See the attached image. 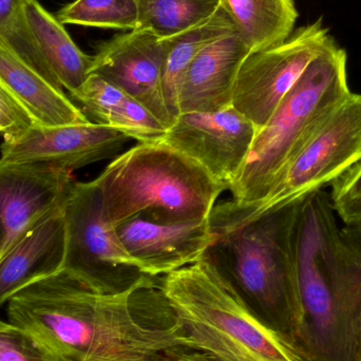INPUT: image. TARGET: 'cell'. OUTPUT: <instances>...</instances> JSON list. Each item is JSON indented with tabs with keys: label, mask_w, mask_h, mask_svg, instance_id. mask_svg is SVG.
Here are the masks:
<instances>
[{
	"label": "cell",
	"mask_w": 361,
	"mask_h": 361,
	"mask_svg": "<svg viewBox=\"0 0 361 361\" xmlns=\"http://www.w3.org/2000/svg\"><path fill=\"white\" fill-rule=\"evenodd\" d=\"M159 284L105 294L61 269L14 295L6 315L52 361H110L191 349Z\"/></svg>",
	"instance_id": "obj_1"
},
{
	"label": "cell",
	"mask_w": 361,
	"mask_h": 361,
	"mask_svg": "<svg viewBox=\"0 0 361 361\" xmlns=\"http://www.w3.org/2000/svg\"><path fill=\"white\" fill-rule=\"evenodd\" d=\"M330 193L302 201L298 279L301 361H361V226L341 228Z\"/></svg>",
	"instance_id": "obj_2"
},
{
	"label": "cell",
	"mask_w": 361,
	"mask_h": 361,
	"mask_svg": "<svg viewBox=\"0 0 361 361\" xmlns=\"http://www.w3.org/2000/svg\"><path fill=\"white\" fill-rule=\"evenodd\" d=\"M303 200L219 233L207 250L244 301L294 348L302 324L298 238Z\"/></svg>",
	"instance_id": "obj_3"
},
{
	"label": "cell",
	"mask_w": 361,
	"mask_h": 361,
	"mask_svg": "<svg viewBox=\"0 0 361 361\" xmlns=\"http://www.w3.org/2000/svg\"><path fill=\"white\" fill-rule=\"evenodd\" d=\"M193 350L214 361H301L294 345L240 296L206 252L160 278Z\"/></svg>",
	"instance_id": "obj_4"
},
{
	"label": "cell",
	"mask_w": 361,
	"mask_h": 361,
	"mask_svg": "<svg viewBox=\"0 0 361 361\" xmlns=\"http://www.w3.org/2000/svg\"><path fill=\"white\" fill-rule=\"evenodd\" d=\"M112 226L135 214L162 220L209 218L227 187L162 141L137 142L93 180Z\"/></svg>",
	"instance_id": "obj_5"
},
{
	"label": "cell",
	"mask_w": 361,
	"mask_h": 361,
	"mask_svg": "<svg viewBox=\"0 0 361 361\" xmlns=\"http://www.w3.org/2000/svg\"><path fill=\"white\" fill-rule=\"evenodd\" d=\"M347 53L331 40L307 66L267 124L257 130L245 162L229 185L231 203L262 199L324 120L349 97Z\"/></svg>",
	"instance_id": "obj_6"
},
{
	"label": "cell",
	"mask_w": 361,
	"mask_h": 361,
	"mask_svg": "<svg viewBox=\"0 0 361 361\" xmlns=\"http://www.w3.org/2000/svg\"><path fill=\"white\" fill-rule=\"evenodd\" d=\"M361 160V94L349 97L322 122L286 165L269 192L254 203H216L210 223L216 235L332 185Z\"/></svg>",
	"instance_id": "obj_7"
},
{
	"label": "cell",
	"mask_w": 361,
	"mask_h": 361,
	"mask_svg": "<svg viewBox=\"0 0 361 361\" xmlns=\"http://www.w3.org/2000/svg\"><path fill=\"white\" fill-rule=\"evenodd\" d=\"M66 255L63 271L105 294H122L158 284L145 275L121 243L105 216L101 192L93 180L70 185L63 202Z\"/></svg>",
	"instance_id": "obj_8"
},
{
	"label": "cell",
	"mask_w": 361,
	"mask_h": 361,
	"mask_svg": "<svg viewBox=\"0 0 361 361\" xmlns=\"http://www.w3.org/2000/svg\"><path fill=\"white\" fill-rule=\"evenodd\" d=\"M332 39L320 18L299 27L280 44L250 52L238 72L231 106L258 130Z\"/></svg>",
	"instance_id": "obj_9"
},
{
	"label": "cell",
	"mask_w": 361,
	"mask_h": 361,
	"mask_svg": "<svg viewBox=\"0 0 361 361\" xmlns=\"http://www.w3.org/2000/svg\"><path fill=\"white\" fill-rule=\"evenodd\" d=\"M256 133L255 125L231 106L216 112H183L161 141L201 165L228 190Z\"/></svg>",
	"instance_id": "obj_10"
},
{
	"label": "cell",
	"mask_w": 361,
	"mask_h": 361,
	"mask_svg": "<svg viewBox=\"0 0 361 361\" xmlns=\"http://www.w3.org/2000/svg\"><path fill=\"white\" fill-rule=\"evenodd\" d=\"M0 147L6 162H37L66 171L88 166L118 156L129 141L128 135L99 123L37 127L4 137Z\"/></svg>",
	"instance_id": "obj_11"
},
{
	"label": "cell",
	"mask_w": 361,
	"mask_h": 361,
	"mask_svg": "<svg viewBox=\"0 0 361 361\" xmlns=\"http://www.w3.org/2000/svg\"><path fill=\"white\" fill-rule=\"evenodd\" d=\"M116 231L140 269L154 278L192 264L218 240L209 218L162 220L145 212L120 223Z\"/></svg>",
	"instance_id": "obj_12"
},
{
	"label": "cell",
	"mask_w": 361,
	"mask_h": 361,
	"mask_svg": "<svg viewBox=\"0 0 361 361\" xmlns=\"http://www.w3.org/2000/svg\"><path fill=\"white\" fill-rule=\"evenodd\" d=\"M167 38L135 29L99 44L91 73L116 85L145 106L167 129L175 118L169 112L163 88Z\"/></svg>",
	"instance_id": "obj_13"
},
{
	"label": "cell",
	"mask_w": 361,
	"mask_h": 361,
	"mask_svg": "<svg viewBox=\"0 0 361 361\" xmlns=\"http://www.w3.org/2000/svg\"><path fill=\"white\" fill-rule=\"evenodd\" d=\"M71 171L46 163L0 159V259L65 201Z\"/></svg>",
	"instance_id": "obj_14"
},
{
	"label": "cell",
	"mask_w": 361,
	"mask_h": 361,
	"mask_svg": "<svg viewBox=\"0 0 361 361\" xmlns=\"http://www.w3.org/2000/svg\"><path fill=\"white\" fill-rule=\"evenodd\" d=\"M250 53L237 32L204 48L183 78L180 114L216 112L231 107L238 72Z\"/></svg>",
	"instance_id": "obj_15"
},
{
	"label": "cell",
	"mask_w": 361,
	"mask_h": 361,
	"mask_svg": "<svg viewBox=\"0 0 361 361\" xmlns=\"http://www.w3.org/2000/svg\"><path fill=\"white\" fill-rule=\"evenodd\" d=\"M65 255L63 203L0 259V307L34 282L61 271Z\"/></svg>",
	"instance_id": "obj_16"
},
{
	"label": "cell",
	"mask_w": 361,
	"mask_h": 361,
	"mask_svg": "<svg viewBox=\"0 0 361 361\" xmlns=\"http://www.w3.org/2000/svg\"><path fill=\"white\" fill-rule=\"evenodd\" d=\"M0 82L33 121L57 127L90 122L63 89L49 82L18 55L0 46Z\"/></svg>",
	"instance_id": "obj_17"
},
{
	"label": "cell",
	"mask_w": 361,
	"mask_h": 361,
	"mask_svg": "<svg viewBox=\"0 0 361 361\" xmlns=\"http://www.w3.org/2000/svg\"><path fill=\"white\" fill-rule=\"evenodd\" d=\"M71 99L90 122L107 125L137 142L161 141L167 128L139 101L99 74L91 73Z\"/></svg>",
	"instance_id": "obj_18"
},
{
	"label": "cell",
	"mask_w": 361,
	"mask_h": 361,
	"mask_svg": "<svg viewBox=\"0 0 361 361\" xmlns=\"http://www.w3.org/2000/svg\"><path fill=\"white\" fill-rule=\"evenodd\" d=\"M25 16L49 80L71 93L91 74L93 56L82 52L56 17L38 0H27Z\"/></svg>",
	"instance_id": "obj_19"
},
{
	"label": "cell",
	"mask_w": 361,
	"mask_h": 361,
	"mask_svg": "<svg viewBox=\"0 0 361 361\" xmlns=\"http://www.w3.org/2000/svg\"><path fill=\"white\" fill-rule=\"evenodd\" d=\"M221 8L250 52L288 39L298 17L294 0H221Z\"/></svg>",
	"instance_id": "obj_20"
},
{
	"label": "cell",
	"mask_w": 361,
	"mask_h": 361,
	"mask_svg": "<svg viewBox=\"0 0 361 361\" xmlns=\"http://www.w3.org/2000/svg\"><path fill=\"white\" fill-rule=\"evenodd\" d=\"M235 32L237 30L231 17L220 8L204 23L167 38L163 88L167 107L175 120L180 114V86L189 65L204 48Z\"/></svg>",
	"instance_id": "obj_21"
},
{
	"label": "cell",
	"mask_w": 361,
	"mask_h": 361,
	"mask_svg": "<svg viewBox=\"0 0 361 361\" xmlns=\"http://www.w3.org/2000/svg\"><path fill=\"white\" fill-rule=\"evenodd\" d=\"M137 29L162 38L173 37L204 23L221 8V0H137Z\"/></svg>",
	"instance_id": "obj_22"
},
{
	"label": "cell",
	"mask_w": 361,
	"mask_h": 361,
	"mask_svg": "<svg viewBox=\"0 0 361 361\" xmlns=\"http://www.w3.org/2000/svg\"><path fill=\"white\" fill-rule=\"evenodd\" d=\"M56 18L63 25L102 29H137V0H75L63 6Z\"/></svg>",
	"instance_id": "obj_23"
},
{
	"label": "cell",
	"mask_w": 361,
	"mask_h": 361,
	"mask_svg": "<svg viewBox=\"0 0 361 361\" xmlns=\"http://www.w3.org/2000/svg\"><path fill=\"white\" fill-rule=\"evenodd\" d=\"M27 1L0 0V46L18 55L49 80L25 20Z\"/></svg>",
	"instance_id": "obj_24"
},
{
	"label": "cell",
	"mask_w": 361,
	"mask_h": 361,
	"mask_svg": "<svg viewBox=\"0 0 361 361\" xmlns=\"http://www.w3.org/2000/svg\"><path fill=\"white\" fill-rule=\"evenodd\" d=\"M333 209L348 226H361V160L332 185Z\"/></svg>",
	"instance_id": "obj_25"
},
{
	"label": "cell",
	"mask_w": 361,
	"mask_h": 361,
	"mask_svg": "<svg viewBox=\"0 0 361 361\" xmlns=\"http://www.w3.org/2000/svg\"><path fill=\"white\" fill-rule=\"evenodd\" d=\"M0 361H52L27 332L0 320Z\"/></svg>",
	"instance_id": "obj_26"
},
{
	"label": "cell",
	"mask_w": 361,
	"mask_h": 361,
	"mask_svg": "<svg viewBox=\"0 0 361 361\" xmlns=\"http://www.w3.org/2000/svg\"><path fill=\"white\" fill-rule=\"evenodd\" d=\"M34 126L33 121L0 82V135H14Z\"/></svg>",
	"instance_id": "obj_27"
},
{
	"label": "cell",
	"mask_w": 361,
	"mask_h": 361,
	"mask_svg": "<svg viewBox=\"0 0 361 361\" xmlns=\"http://www.w3.org/2000/svg\"><path fill=\"white\" fill-rule=\"evenodd\" d=\"M163 361H214L197 350L189 348H180V349L171 350L167 352Z\"/></svg>",
	"instance_id": "obj_28"
},
{
	"label": "cell",
	"mask_w": 361,
	"mask_h": 361,
	"mask_svg": "<svg viewBox=\"0 0 361 361\" xmlns=\"http://www.w3.org/2000/svg\"><path fill=\"white\" fill-rule=\"evenodd\" d=\"M164 354L157 353L150 355L139 356V357L130 358V360L123 361H163Z\"/></svg>",
	"instance_id": "obj_29"
}]
</instances>
